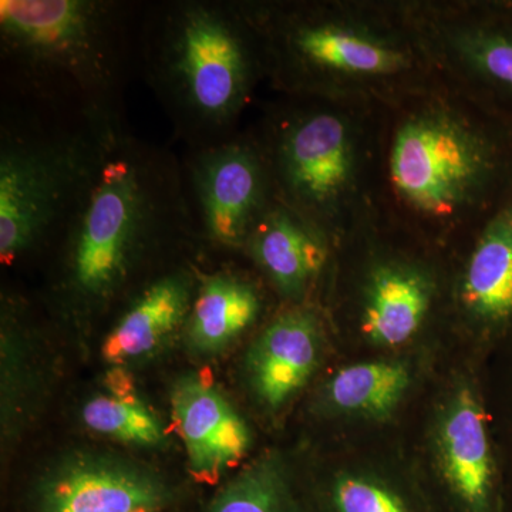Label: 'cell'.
<instances>
[{
    "label": "cell",
    "instance_id": "6da1fadb",
    "mask_svg": "<svg viewBox=\"0 0 512 512\" xmlns=\"http://www.w3.org/2000/svg\"><path fill=\"white\" fill-rule=\"evenodd\" d=\"M198 244L181 158L134 136L123 120L104 131L79 197L53 242L60 285L73 303L100 308L170 249Z\"/></svg>",
    "mask_w": 512,
    "mask_h": 512
},
{
    "label": "cell",
    "instance_id": "7a4b0ae2",
    "mask_svg": "<svg viewBox=\"0 0 512 512\" xmlns=\"http://www.w3.org/2000/svg\"><path fill=\"white\" fill-rule=\"evenodd\" d=\"M141 10L123 0H0L9 99L94 123L123 119Z\"/></svg>",
    "mask_w": 512,
    "mask_h": 512
},
{
    "label": "cell",
    "instance_id": "3957f363",
    "mask_svg": "<svg viewBox=\"0 0 512 512\" xmlns=\"http://www.w3.org/2000/svg\"><path fill=\"white\" fill-rule=\"evenodd\" d=\"M254 26L244 5L163 0L143 5L138 55L150 89L190 148L234 134L256 67Z\"/></svg>",
    "mask_w": 512,
    "mask_h": 512
},
{
    "label": "cell",
    "instance_id": "277c9868",
    "mask_svg": "<svg viewBox=\"0 0 512 512\" xmlns=\"http://www.w3.org/2000/svg\"><path fill=\"white\" fill-rule=\"evenodd\" d=\"M116 121L94 123L3 97L0 116V259L3 265H16L52 247L92 171L104 131Z\"/></svg>",
    "mask_w": 512,
    "mask_h": 512
},
{
    "label": "cell",
    "instance_id": "5b68a950",
    "mask_svg": "<svg viewBox=\"0 0 512 512\" xmlns=\"http://www.w3.org/2000/svg\"><path fill=\"white\" fill-rule=\"evenodd\" d=\"M181 165L198 244L244 251L256 225L276 204L269 200L272 174L262 147L232 134L190 148Z\"/></svg>",
    "mask_w": 512,
    "mask_h": 512
},
{
    "label": "cell",
    "instance_id": "8992f818",
    "mask_svg": "<svg viewBox=\"0 0 512 512\" xmlns=\"http://www.w3.org/2000/svg\"><path fill=\"white\" fill-rule=\"evenodd\" d=\"M483 144L456 121L419 117L394 138L390 174L396 190L417 210L441 215L461 204L487 170Z\"/></svg>",
    "mask_w": 512,
    "mask_h": 512
},
{
    "label": "cell",
    "instance_id": "52a82bcc",
    "mask_svg": "<svg viewBox=\"0 0 512 512\" xmlns=\"http://www.w3.org/2000/svg\"><path fill=\"white\" fill-rule=\"evenodd\" d=\"M264 154L272 180L284 192L285 207L296 214L322 212L348 184L352 168L348 128L328 111L289 119L276 130L271 154Z\"/></svg>",
    "mask_w": 512,
    "mask_h": 512
},
{
    "label": "cell",
    "instance_id": "ba28073f",
    "mask_svg": "<svg viewBox=\"0 0 512 512\" xmlns=\"http://www.w3.org/2000/svg\"><path fill=\"white\" fill-rule=\"evenodd\" d=\"M436 448L451 512H505L487 414L470 386L456 390L444 407Z\"/></svg>",
    "mask_w": 512,
    "mask_h": 512
},
{
    "label": "cell",
    "instance_id": "9c48e42d",
    "mask_svg": "<svg viewBox=\"0 0 512 512\" xmlns=\"http://www.w3.org/2000/svg\"><path fill=\"white\" fill-rule=\"evenodd\" d=\"M170 491L150 471L101 457H80L53 471L35 512H163Z\"/></svg>",
    "mask_w": 512,
    "mask_h": 512
},
{
    "label": "cell",
    "instance_id": "30bf717a",
    "mask_svg": "<svg viewBox=\"0 0 512 512\" xmlns=\"http://www.w3.org/2000/svg\"><path fill=\"white\" fill-rule=\"evenodd\" d=\"M171 413L187 453L188 467L202 481H217L237 466L251 446L241 414L211 383L185 376L174 384Z\"/></svg>",
    "mask_w": 512,
    "mask_h": 512
},
{
    "label": "cell",
    "instance_id": "8fae6325",
    "mask_svg": "<svg viewBox=\"0 0 512 512\" xmlns=\"http://www.w3.org/2000/svg\"><path fill=\"white\" fill-rule=\"evenodd\" d=\"M197 288V269L187 261L128 298L119 319L104 339L103 356L126 363L150 355L184 330Z\"/></svg>",
    "mask_w": 512,
    "mask_h": 512
},
{
    "label": "cell",
    "instance_id": "7c38bea8",
    "mask_svg": "<svg viewBox=\"0 0 512 512\" xmlns=\"http://www.w3.org/2000/svg\"><path fill=\"white\" fill-rule=\"evenodd\" d=\"M320 329L311 309L276 316L252 345L248 375L259 399L278 409L305 386L318 365Z\"/></svg>",
    "mask_w": 512,
    "mask_h": 512
},
{
    "label": "cell",
    "instance_id": "4fadbf2b",
    "mask_svg": "<svg viewBox=\"0 0 512 512\" xmlns=\"http://www.w3.org/2000/svg\"><path fill=\"white\" fill-rule=\"evenodd\" d=\"M244 251L276 291L299 299L325 268L328 249L318 232L281 202L256 225Z\"/></svg>",
    "mask_w": 512,
    "mask_h": 512
},
{
    "label": "cell",
    "instance_id": "5bb4252c",
    "mask_svg": "<svg viewBox=\"0 0 512 512\" xmlns=\"http://www.w3.org/2000/svg\"><path fill=\"white\" fill-rule=\"evenodd\" d=\"M195 269L197 288L184 332L190 348L202 355H215L258 320L261 293L251 279L231 269L202 272L197 265Z\"/></svg>",
    "mask_w": 512,
    "mask_h": 512
},
{
    "label": "cell",
    "instance_id": "9a60e30c",
    "mask_svg": "<svg viewBox=\"0 0 512 512\" xmlns=\"http://www.w3.org/2000/svg\"><path fill=\"white\" fill-rule=\"evenodd\" d=\"M431 302L429 282L402 266H382L367 288L362 328L370 342L394 348L419 332Z\"/></svg>",
    "mask_w": 512,
    "mask_h": 512
},
{
    "label": "cell",
    "instance_id": "2e32d148",
    "mask_svg": "<svg viewBox=\"0 0 512 512\" xmlns=\"http://www.w3.org/2000/svg\"><path fill=\"white\" fill-rule=\"evenodd\" d=\"M467 311L488 326L512 320V208L498 212L478 239L463 284Z\"/></svg>",
    "mask_w": 512,
    "mask_h": 512
},
{
    "label": "cell",
    "instance_id": "e0dca14e",
    "mask_svg": "<svg viewBox=\"0 0 512 512\" xmlns=\"http://www.w3.org/2000/svg\"><path fill=\"white\" fill-rule=\"evenodd\" d=\"M409 367L393 360L356 363L330 379V403L342 412L386 417L394 412L410 386Z\"/></svg>",
    "mask_w": 512,
    "mask_h": 512
},
{
    "label": "cell",
    "instance_id": "ac0fdd59",
    "mask_svg": "<svg viewBox=\"0 0 512 512\" xmlns=\"http://www.w3.org/2000/svg\"><path fill=\"white\" fill-rule=\"evenodd\" d=\"M208 512H301V508L281 467L272 458H262L228 481Z\"/></svg>",
    "mask_w": 512,
    "mask_h": 512
},
{
    "label": "cell",
    "instance_id": "d6986e66",
    "mask_svg": "<svg viewBox=\"0 0 512 512\" xmlns=\"http://www.w3.org/2000/svg\"><path fill=\"white\" fill-rule=\"evenodd\" d=\"M84 424L100 436L136 446L157 447L164 430L156 414L134 396H97L83 406Z\"/></svg>",
    "mask_w": 512,
    "mask_h": 512
},
{
    "label": "cell",
    "instance_id": "ffe728a7",
    "mask_svg": "<svg viewBox=\"0 0 512 512\" xmlns=\"http://www.w3.org/2000/svg\"><path fill=\"white\" fill-rule=\"evenodd\" d=\"M478 66L488 76L512 89V37L488 36L473 50Z\"/></svg>",
    "mask_w": 512,
    "mask_h": 512
},
{
    "label": "cell",
    "instance_id": "44dd1931",
    "mask_svg": "<svg viewBox=\"0 0 512 512\" xmlns=\"http://www.w3.org/2000/svg\"><path fill=\"white\" fill-rule=\"evenodd\" d=\"M107 387H109L111 396H134V387L133 382H131V377L121 369L113 370V372L107 375Z\"/></svg>",
    "mask_w": 512,
    "mask_h": 512
}]
</instances>
